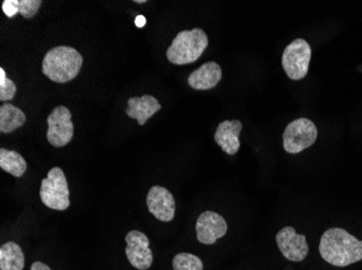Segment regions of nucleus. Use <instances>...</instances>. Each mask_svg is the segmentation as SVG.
Segmentation results:
<instances>
[{
  "label": "nucleus",
  "mask_w": 362,
  "mask_h": 270,
  "mask_svg": "<svg viewBox=\"0 0 362 270\" xmlns=\"http://www.w3.org/2000/svg\"><path fill=\"white\" fill-rule=\"evenodd\" d=\"M162 106L158 99L152 95H144L141 97H130L128 99V107L126 109V113L132 119H136L138 125H146L154 113L160 111Z\"/></svg>",
  "instance_id": "nucleus-14"
},
{
  "label": "nucleus",
  "mask_w": 362,
  "mask_h": 270,
  "mask_svg": "<svg viewBox=\"0 0 362 270\" xmlns=\"http://www.w3.org/2000/svg\"><path fill=\"white\" fill-rule=\"evenodd\" d=\"M18 12L25 19H30L37 14L38 10L42 7V0H13Z\"/></svg>",
  "instance_id": "nucleus-20"
},
{
  "label": "nucleus",
  "mask_w": 362,
  "mask_h": 270,
  "mask_svg": "<svg viewBox=\"0 0 362 270\" xmlns=\"http://www.w3.org/2000/svg\"><path fill=\"white\" fill-rule=\"evenodd\" d=\"M146 206L150 213L160 222H172L176 212L174 196L168 188L153 186L146 196Z\"/></svg>",
  "instance_id": "nucleus-11"
},
{
  "label": "nucleus",
  "mask_w": 362,
  "mask_h": 270,
  "mask_svg": "<svg viewBox=\"0 0 362 270\" xmlns=\"http://www.w3.org/2000/svg\"><path fill=\"white\" fill-rule=\"evenodd\" d=\"M83 62V56L76 49L68 46L54 47L47 52L42 60V74L54 82L66 83L76 78Z\"/></svg>",
  "instance_id": "nucleus-2"
},
{
  "label": "nucleus",
  "mask_w": 362,
  "mask_h": 270,
  "mask_svg": "<svg viewBox=\"0 0 362 270\" xmlns=\"http://www.w3.org/2000/svg\"><path fill=\"white\" fill-rule=\"evenodd\" d=\"M195 231L199 243L211 245L227 233L228 225L218 213L205 211L197 219Z\"/></svg>",
  "instance_id": "nucleus-10"
},
{
  "label": "nucleus",
  "mask_w": 362,
  "mask_h": 270,
  "mask_svg": "<svg viewBox=\"0 0 362 270\" xmlns=\"http://www.w3.org/2000/svg\"><path fill=\"white\" fill-rule=\"evenodd\" d=\"M135 24L137 27L142 28L146 25V19L144 16H138L135 19Z\"/></svg>",
  "instance_id": "nucleus-23"
},
{
  "label": "nucleus",
  "mask_w": 362,
  "mask_h": 270,
  "mask_svg": "<svg viewBox=\"0 0 362 270\" xmlns=\"http://www.w3.org/2000/svg\"><path fill=\"white\" fill-rule=\"evenodd\" d=\"M174 270H203L202 259L191 253H179L173 259Z\"/></svg>",
  "instance_id": "nucleus-18"
},
{
  "label": "nucleus",
  "mask_w": 362,
  "mask_h": 270,
  "mask_svg": "<svg viewBox=\"0 0 362 270\" xmlns=\"http://www.w3.org/2000/svg\"><path fill=\"white\" fill-rule=\"evenodd\" d=\"M40 200L47 208L64 211L70 207V190L64 172L54 166L42 180L40 192Z\"/></svg>",
  "instance_id": "nucleus-4"
},
{
  "label": "nucleus",
  "mask_w": 362,
  "mask_h": 270,
  "mask_svg": "<svg viewBox=\"0 0 362 270\" xmlns=\"http://www.w3.org/2000/svg\"><path fill=\"white\" fill-rule=\"evenodd\" d=\"M30 270H52V268L49 267L46 264L42 263V262H35V263H33L32 266H30Z\"/></svg>",
  "instance_id": "nucleus-22"
},
{
  "label": "nucleus",
  "mask_w": 362,
  "mask_h": 270,
  "mask_svg": "<svg viewBox=\"0 0 362 270\" xmlns=\"http://www.w3.org/2000/svg\"><path fill=\"white\" fill-rule=\"evenodd\" d=\"M135 3H137V4H146V0H135Z\"/></svg>",
  "instance_id": "nucleus-24"
},
{
  "label": "nucleus",
  "mask_w": 362,
  "mask_h": 270,
  "mask_svg": "<svg viewBox=\"0 0 362 270\" xmlns=\"http://www.w3.org/2000/svg\"><path fill=\"white\" fill-rule=\"evenodd\" d=\"M126 257L130 265L138 270H148L153 263V252L150 249L149 238L139 231L126 235Z\"/></svg>",
  "instance_id": "nucleus-8"
},
{
  "label": "nucleus",
  "mask_w": 362,
  "mask_h": 270,
  "mask_svg": "<svg viewBox=\"0 0 362 270\" xmlns=\"http://www.w3.org/2000/svg\"><path fill=\"white\" fill-rule=\"evenodd\" d=\"M318 129L310 119L298 118L288 123L284 133V148L286 153L300 154L316 143Z\"/></svg>",
  "instance_id": "nucleus-5"
},
{
  "label": "nucleus",
  "mask_w": 362,
  "mask_h": 270,
  "mask_svg": "<svg viewBox=\"0 0 362 270\" xmlns=\"http://www.w3.org/2000/svg\"><path fill=\"white\" fill-rule=\"evenodd\" d=\"M47 140L52 146L63 147L72 141L74 125L72 123V113L68 107H56L47 118Z\"/></svg>",
  "instance_id": "nucleus-7"
},
{
  "label": "nucleus",
  "mask_w": 362,
  "mask_h": 270,
  "mask_svg": "<svg viewBox=\"0 0 362 270\" xmlns=\"http://www.w3.org/2000/svg\"><path fill=\"white\" fill-rule=\"evenodd\" d=\"M311 60L310 44L302 38L291 42L282 54V67L288 78L300 80L308 74Z\"/></svg>",
  "instance_id": "nucleus-6"
},
{
  "label": "nucleus",
  "mask_w": 362,
  "mask_h": 270,
  "mask_svg": "<svg viewBox=\"0 0 362 270\" xmlns=\"http://www.w3.org/2000/svg\"><path fill=\"white\" fill-rule=\"evenodd\" d=\"M276 241L281 254L288 261L300 263L308 255L306 235L296 233L293 227H284L276 233Z\"/></svg>",
  "instance_id": "nucleus-9"
},
{
  "label": "nucleus",
  "mask_w": 362,
  "mask_h": 270,
  "mask_svg": "<svg viewBox=\"0 0 362 270\" xmlns=\"http://www.w3.org/2000/svg\"><path fill=\"white\" fill-rule=\"evenodd\" d=\"M242 127L243 125L239 121H225L217 127L214 139L228 155L233 156L239 152Z\"/></svg>",
  "instance_id": "nucleus-12"
},
{
  "label": "nucleus",
  "mask_w": 362,
  "mask_h": 270,
  "mask_svg": "<svg viewBox=\"0 0 362 270\" xmlns=\"http://www.w3.org/2000/svg\"><path fill=\"white\" fill-rule=\"evenodd\" d=\"M209 46L206 32L201 28L178 32L168 47L166 56L172 64L186 65L194 63Z\"/></svg>",
  "instance_id": "nucleus-3"
},
{
  "label": "nucleus",
  "mask_w": 362,
  "mask_h": 270,
  "mask_svg": "<svg viewBox=\"0 0 362 270\" xmlns=\"http://www.w3.org/2000/svg\"><path fill=\"white\" fill-rule=\"evenodd\" d=\"M321 257L335 267H347L362 259V240L343 228L327 229L320 239Z\"/></svg>",
  "instance_id": "nucleus-1"
},
{
  "label": "nucleus",
  "mask_w": 362,
  "mask_h": 270,
  "mask_svg": "<svg viewBox=\"0 0 362 270\" xmlns=\"http://www.w3.org/2000/svg\"><path fill=\"white\" fill-rule=\"evenodd\" d=\"M0 168L14 178H21L28 170L25 159L13 150L0 149Z\"/></svg>",
  "instance_id": "nucleus-17"
},
{
  "label": "nucleus",
  "mask_w": 362,
  "mask_h": 270,
  "mask_svg": "<svg viewBox=\"0 0 362 270\" xmlns=\"http://www.w3.org/2000/svg\"><path fill=\"white\" fill-rule=\"evenodd\" d=\"M26 116L23 111L14 105L6 103L0 106V131L11 133L25 123Z\"/></svg>",
  "instance_id": "nucleus-16"
},
{
  "label": "nucleus",
  "mask_w": 362,
  "mask_h": 270,
  "mask_svg": "<svg viewBox=\"0 0 362 270\" xmlns=\"http://www.w3.org/2000/svg\"><path fill=\"white\" fill-rule=\"evenodd\" d=\"M221 78V67L216 62H207L189 76L188 83L194 90H209L215 88Z\"/></svg>",
  "instance_id": "nucleus-13"
},
{
  "label": "nucleus",
  "mask_w": 362,
  "mask_h": 270,
  "mask_svg": "<svg viewBox=\"0 0 362 270\" xmlns=\"http://www.w3.org/2000/svg\"><path fill=\"white\" fill-rule=\"evenodd\" d=\"M3 11L8 18H13L14 16L19 13L16 6H14L13 0H5L3 3Z\"/></svg>",
  "instance_id": "nucleus-21"
},
{
  "label": "nucleus",
  "mask_w": 362,
  "mask_h": 270,
  "mask_svg": "<svg viewBox=\"0 0 362 270\" xmlns=\"http://www.w3.org/2000/svg\"><path fill=\"white\" fill-rule=\"evenodd\" d=\"M25 257L18 243L13 241L5 243L0 247V270H23Z\"/></svg>",
  "instance_id": "nucleus-15"
},
{
  "label": "nucleus",
  "mask_w": 362,
  "mask_h": 270,
  "mask_svg": "<svg viewBox=\"0 0 362 270\" xmlns=\"http://www.w3.org/2000/svg\"><path fill=\"white\" fill-rule=\"evenodd\" d=\"M16 94V83L8 78L3 67L0 68V101L7 102L11 101Z\"/></svg>",
  "instance_id": "nucleus-19"
}]
</instances>
